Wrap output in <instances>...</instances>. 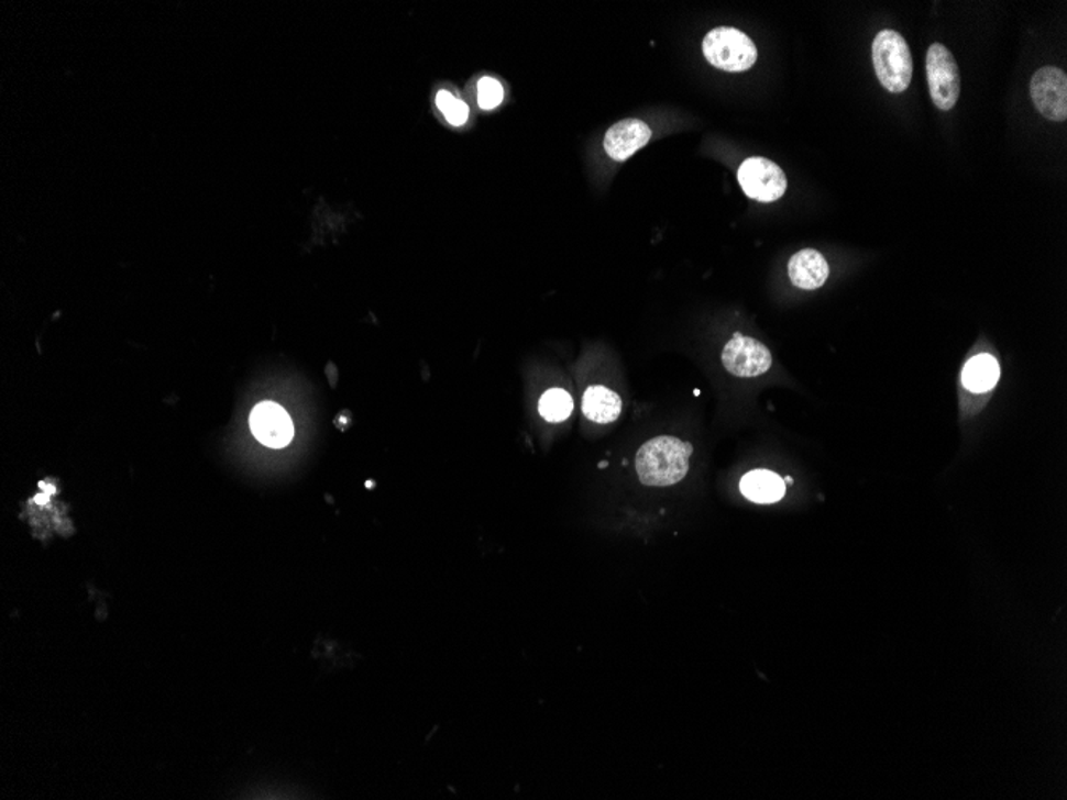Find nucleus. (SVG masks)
I'll use <instances>...</instances> for the list:
<instances>
[{
	"mask_svg": "<svg viewBox=\"0 0 1067 800\" xmlns=\"http://www.w3.org/2000/svg\"><path fill=\"white\" fill-rule=\"evenodd\" d=\"M741 495L755 503H776L782 500L787 488L779 475L769 470H755L740 481Z\"/></svg>",
	"mask_w": 1067,
	"mask_h": 800,
	"instance_id": "obj_11",
	"label": "nucleus"
},
{
	"mask_svg": "<svg viewBox=\"0 0 1067 800\" xmlns=\"http://www.w3.org/2000/svg\"><path fill=\"white\" fill-rule=\"evenodd\" d=\"M504 101V87L493 77H483L479 82V104L484 111L496 109Z\"/></svg>",
	"mask_w": 1067,
	"mask_h": 800,
	"instance_id": "obj_16",
	"label": "nucleus"
},
{
	"mask_svg": "<svg viewBox=\"0 0 1067 800\" xmlns=\"http://www.w3.org/2000/svg\"><path fill=\"white\" fill-rule=\"evenodd\" d=\"M738 185L752 200L772 203L787 192V176L779 165L765 157H751L741 164L737 173Z\"/></svg>",
	"mask_w": 1067,
	"mask_h": 800,
	"instance_id": "obj_5",
	"label": "nucleus"
},
{
	"mask_svg": "<svg viewBox=\"0 0 1067 800\" xmlns=\"http://www.w3.org/2000/svg\"><path fill=\"white\" fill-rule=\"evenodd\" d=\"M574 401L561 389H551L540 398L539 412L546 421L563 422L572 414Z\"/></svg>",
	"mask_w": 1067,
	"mask_h": 800,
	"instance_id": "obj_14",
	"label": "nucleus"
},
{
	"mask_svg": "<svg viewBox=\"0 0 1067 800\" xmlns=\"http://www.w3.org/2000/svg\"><path fill=\"white\" fill-rule=\"evenodd\" d=\"M1031 98L1037 111L1052 122L1067 119V76L1055 66L1038 69L1031 79Z\"/></svg>",
	"mask_w": 1067,
	"mask_h": 800,
	"instance_id": "obj_6",
	"label": "nucleus"
},
{
	"mask_svg": "<svg viewBox=\"0 0 1067 800\" xmlns=\"http://www.w3.org/2000/svg\"><path fill=\"white\" fill-rule=\"evenodd\" d=\"M250 425L253 435L260 440L264 446L272 449H282L292 443L295 429L292 419L284 408L278 407L272 401H264L253 409L250 415Z\"/></svg>",
	"mask_w": 1067,
	"mask_h": 800,
	"instance_id": "obj_8",
	"label": "nucleus"
},
{
	"mask_svg": "<svg viewBox=\"0 0 1067 800\" xmlns=\"http://www.w3.org/2000/svg\"><path fill=\"white\" fill-rule=\"evenodd\" d=\"M651 137V129L641 120H620L607 130L604 136V149L614 160L625 162L642 149Z\"/></svg>",
	"mask_w": 1067,
	"mask_h": 800,
	"instance_id": "obj_9",
	"label": "nucleus"
},
{
	"mask_svg": "<svg viewBox=\"0 0 1067 800\" xmlns=\"http://www.w3.org/2000/svg\"><path fill=\"white\" fill-rule=\"evenodd\" d=\"M692 444L674 436L649 440L636 454V471L646 486H673L688 475Z\"/></svg>",
	"mask_w": 1067,
	"mask_h": 800,
	"instance_id": "obj_1",
	"label": "nucleus"
},
{
	"mask_svg": "<svg viewBox=\"0 0 1067 800\" xmlns=\"http://www.w3.org/2000/svg\"><path fill=\"white\" fill-rule=\"evenodd\" d=\"M788 274L794 287L801 290H818L829 277V266L817 249H802L788 263Z\"/></svg>",
	"mask_w": 1067,
	"mask_h": 800,
	"instance_id": "obj_10",
	"label": "nucleus"
},
{
	"mask_svg": "<svg viewBox=\"0 0 1067 800\" xmlns=\"http://www.w3.org/2000/svg\"><path fill=\"white\" fill-rule=\"evenodd\" d=\"M723 365L738 377L765 375L772 366V355L762 342L735 334L723 351Z\"/></svg>",
	"mask_w": 1067,
	"mask_h": 800,
	"instance_id": "obj_7",
	"label": "nucleus"
},
{
	"mask_svg": "<svg viewBox=\"0 0 1067 800\" xmlns=\"http://www.w3.org/2000/svg\"><path fill=\"white\" fill-rule=\"evenodd\" d=\"M872 65L890 93H903L913 80V55L903 35L884 30L872 42Z\"/></svg>",
	"mask_w": 1067,
	"mask_h": 800,
	"instance_id": "obj_2",
	"label": "nucleus"
},
{
	"mask_svg": "<svg viewBox=\"0 0 1067 800\" xmlns=\"http://www.w3.org/2000/svg\"><path fill=\"white\" fill-rule=\"evenodd\" d=\"M582 409L590 421L596 424H610L620 415L622 400L616 392L606 387H590L584 395Z\"/></svg>",
	"mask_w": 1067,
	"mask_h": 800,
	"instance_id": "obj_12",
	"label": "nucleus"
},
{
	"mask_svg": "<svg viewBox=\"0 0 1067 800\" xmlns=\"http://www.w3.org/2000/svg\"><path fill=\"white\" fill-rule=\"evenodd\" d=\"M999 376H1001V368L998 359L991 355H978L964 368L963 382L970 392L983 393L994 389Z\"/></svg>",
	"mask_w": 1067,
	"mask_h": 800,
	"instance_id": "obj_13",
	"label": "nucleus"
},
{
	"mask_svg": "<svg viewBox=\"0 0 1067 800\" xmlns=\"http://www.w3.org/2000/svg\"><path fill=\"white\" fill-rule=\"evenodd\" d=\"M927 80L932 101L942 111H950L959 101L960 73L953 53L942 44L927 52Z\"/></svg>",
	"mask_w": 1067,
	"mask_h": 800,
	"instance_id": "obj_4",
	"label": "nucleus"
},
{
	"mask_svg": "<svg viewBox=\"0 0 1067 800\" xmlns=\"http://www.w3.org/2000/svg\"><path fill=\"white\" fill-rule=\"evenodd\" d=\"M703 55L710 65L726 73H744L758 62L755 42L735 27H716L703 38Z\"/></svg>",
	"mask_w": 1067,
	"mask_h": 800,
	"instance_id": "obj_3",
	"label": "nucleus"
},
{
	"mask_svg": "<svg viewBox=\"0 0 1067 800\" xmlns=\"http://www.w3.org/2000/svg\"><path fill=\"white\" fill-rule=\"evenodd\" d=\"M437 108L447 118L448 123L454 126L464 125L469 119V105L464 101L455 98L451 91L441 90L437 95Z\"/></svg>",
	"mask_w": 1067,
	"mask_h": 800,
	"instance_id": "obj_15",
	"label": "nucleus"
}]
</instances>
